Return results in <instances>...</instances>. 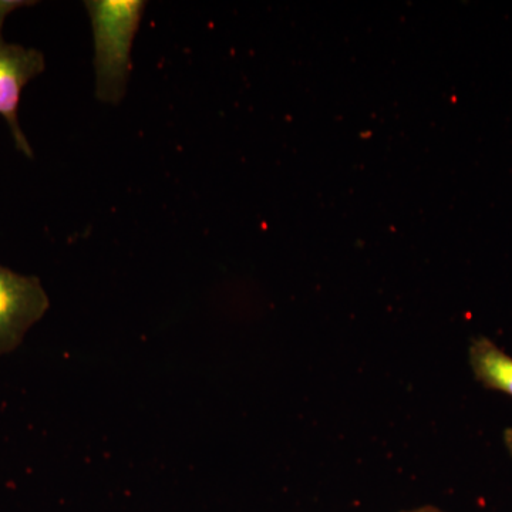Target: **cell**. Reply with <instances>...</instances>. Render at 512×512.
<instances>
[{
	"mask_svg": "<svg viewBox=\"0 0 512 512\" xmlns=\"http://www.w3.org/2000/svg\"><path fill=\"white\" fill-rule=\"evenodd\" d=\"M89 10L94 36L97 99L117 104L126 96L131 47L147 3L143 0H92Z\"/></svg>",
	"mask_w": 512,
	"mask_h": 512,
	"instance_id": "obj_1",
	"label": "cell"
},
{
	"mask_svg": "<svg viewBox=\"0 0 512 512\" xmlns=\"http://www.w3.org/2000/svg\"><path fill=\"white\" fill-rule=\"evenodd\" d=\"M33 2L0 0V116L8 124L16 148L26 157L33 158V150L19 123V106L23 89L46 69L45 56L36 49L5 42L3 23L13 10Z\"/></svg>",
	"mask_w": 512,
	"mask_h": 512,
	"instance_id": "obj_2",
	"label": "cell"
},
{
	"mask_svg": "<svg viewBox=\"0 0 512 512\" xmlns=\"http://www.w3.org/2000/svg\"><path fill=\"white\" fill-rule=\"evenodd\" d=\"M49 308V295L37 276L0 265V357L15 352Z\"/></svg>",
	"mask_w": 512,
	"mask_h": 512,
	"instance_id": "obj_3",
	"label": "cell"
},
{
	"mask_svg": "<svg viewBox=\"0 0 512 512\" xmlns=\"http://www.w3.org/2000/svg\"><path fill=\"white\" fill-rule=\"evenodd\" d=\"M468 363L478 383L512 397V356L493 340L484 336L471 340Z\"/></svg>",
	"mask_w": 512,
	"mask_h": 512,
	"instance_id": "obj_4",
	"label": "cell"
},
{
	"mask_svg": "<svg viewBox=\"0 0 512 512\" xmlns=\"http://www.w3.org/2000/svg\"><path fill=\"white\" fill-rule=\"evenodd\" d=\"M504 446L507 448L508 454L512 457V427L505 429L503 434Z\"/></svg>",
	"mask_w": 512,
	"mask_h": 512,
	"instance_id": "obj_5",
	"label": "cell"
},
{
	"mask_svg": "<svg viewBox=\"0 0 512 512\" xmlns=\"http://www.w3.org/2000/svg\"><path fill=\"white\" fill-rule=\"evenodd\" d=\"M403 512H444L439 510V508L436 507H421L416 508V510H409V511H403Z\"/></svg>",
	"mask_w": 512,
	"mask_h": 512,
	"instance_id": "obj_6",
	"label": "cell"
}]
</instances>
